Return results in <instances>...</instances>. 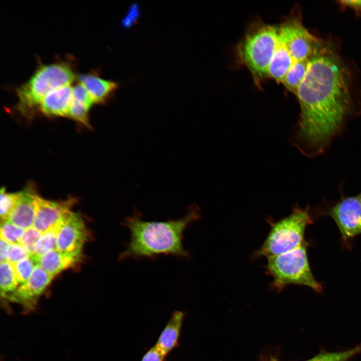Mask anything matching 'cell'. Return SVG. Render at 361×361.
<instances>
[{"instance_id": "29", "label": "cell", "mask_w": 361, "mask_h": 361, "mask_svg": "<svg viewBox=\"0 0 361 361\" xmlns=\"http://www.w3.org/2000/svg\"><path fill=\"white\" fill-rule=\"evenodd\" d=\"M11 244L1 238L0 241V261L1 262L6 261L9 253Z\"/></svg>"}, {"instance_id": "10", "label": "cell", "mask_w": 361, "mask_h": 361, "mask_svg": "<svg viewBox=\"0 0 361 361\" xmlns=\"http://www.w3.org/2000/svg\"><path fill=\"white\" fill-rule=\"evenodd\" d=\"M329 214L344 241L361 234V203L358 197L343 198L332 207Z\"/></svg>"}, {"instance_id": "23", "label": "cell", "mask_w": 361, "mask_h": 361, "mask_svg": "<svg viewBox=\"0 0 361 361\" xmlns=\"http://www.w3.org/2000/svg\"><path fill=\"white\" fill-rule=\"evenodd\" d=\"M93 104L72 97L68 116L84 124H88V111Z\"/></svg>"}, {"instance_id": "1", "label": "cell", "mask_w": 361, "mask_h": 361, "mask_svg": "<svg viewBox=\"0 0 361 361\" xmlns=\"http://www.w3.org/2000/svg\"><path fill=\"white\" fill-rule=\"evenodd\" d=\"M295 95L300 111L290 141L307 155L322 152L340 132L351 109L343 65L323 48L311 58Z\"/></svg>"}, {"instance_id": "20", "label": "cell", "mask_w": 361, "mask_h": 361, "mask_svg": "<svg viewBox=\"0 0 361 361\" xmlns=\"http://www.w3.org/2000/svg\"><path fill=\"white\" fill-rule=\"evenodd\" d=\"M60 221L54 227L43 233L36 248L35 253L32 255L37 262L39 258L47 252L56 249V241Z\"/></svg>"}, {"instance_id": "9", "label": "cell", "mask_w": 361, "mask_h": 361, "mask_svg": "<svg viewBox=\"0 0 361 361\" xmlns=\"http://www.w3.org/2000/svg\"><path fill=\"white\" fill-rule=\"evenodd\" d=\"M52 277L37 264L29 278L5 299L21 305L24 313L35 310L39 298L50 284Z\"/></svg>"}, {"instance_id": "11", "label": "cell", "mask_w": 361, "mask_h": 361, "mask_svg": "<svg viewBox=\"0 0 361 361\" xmlns=\"http://www.w3.org/2000/svg\"><path fill=\"white\" fill-rule=\"evenodd\" d=\"M74 200L55 202L44 199L37 195L33 227L42 233L54 227L71 212Z\"/></svg>"}, {"instance_id": "13", "label": "cell", "mask_w": 361, "mask_h": 361, "mask_svg": "<svg viewBox=\"0 0 361 361\" xmlns=\"http://www.w3.org/2000/svg\"><path fill=\"white\" fill-rule=\"evenodd\" d=\"M73 94L71 85L59 87L49 93L40 104L41 111L49 116L69 115Z\"/></svg>"}, {"instance_id": "12", "label": "cell", "mask_w": 361, "mask_h": 361, "mask_svg": "<svg viewBox=\"0 0 361 361\" xmlns=\"http://www.w3.org/2000/svg\"><path fill=\"white\" fill-rule=\"evenodd\" d=\"M37 195L33 188L29 186L20 192L17 204L8 220L24 230L33 226Z\"/></svg>"}, {"instance_id": "16", "label": "cell", "mask_w": 361, "mask_h": 361, "mask_svg": "<svg viewBox=\"0 0 361 361\" xmlns=\"http://www.w3.org/2000/svg\"><path fill=\"white\" fill-rule=\"evenodd\" d=\"M81 258L54 249L40 257L38 264L53 278L64 270L76 266L80 261Z\"/></svg>"}, {"instance_id": "25", "label": "cell", "mask_w": 361, "mask_h": 361, "mask_svg": "<svg viewBox=\"0 0 361 361\" xmlns=\"http://www.w3.org/2000/svg\"><path fill=\"white\" fill-rule=\"evenodd\" d=\"M24 231V229L9 220L1 221V238L11 244L19 243Z\"/></svg>"}, {"instance_id": "19", "label": "cell", "mask_w": 361, "mask_h": 361, "mask_svg": "<svg viewBox=\"0 0 361 361\" xmlns=\"http://www.w3.org/2000/svg\"><path fill=\"white\" fill-rule=\"evenodd\" d=\"M0 287L1 297L6 298L18 288L19 282L12 263L6 261L0 264Z\"/></svg>"}, {"instance_id": "28", "label": "cell", "mask_w": 361, "mask_h": 361, "mask_svg": "<svg viewBox=\"0 0 361 361\" xmlns=\"http://www.w3.org/2000/svg\"><path fill=\"white\" fill-rule=\"evenodd\" d=\"M167 356L154 344L145 352L140 361H166Z\"/></svg>"}, {"instance_id": "5", "label": "cell", "mask_w": 361, "mask_h": 361, "mask_svg": "<svg viewBox=\"0 0 361 361\" xmlns=\"http://www.w3.org/2000/svg\"><path fill=\"white\" fill-rule=\"evenodd\" d=\"M268 234L253 257H268L287 252L300 246L304 241L307 226L312 223L309 208L295 207L287 216L276 222L269 221Z\"/></svg>"}, {"instance_id": "24", "label": "cell", "mask_w": 361, "mask_h": 361, "mask_svg": "<svg viewBox=\"0 0 361 361\" xmlns=\"http://www.w3.org/2000/svg\"><path fill=\"white\" fill-rule=\"evenodd\" d=\"M19 197V192L7 193L6 189L1 190L0 216L1 221L8 220Z\"/></svg>"}, {"instance_id": "15", "label": "cell", "mask_w": 361, "mask_h": 361, "mask_svg": "<svg viewBox=\"0 0 361 361\" xmlns=\"http://www.w3.org/2000/svg\"><path fill=\"white\" fill-rule=\"evenodd\" d=\"M185 317L184 312L173 311L157 339L155 345L167 355L179 346V339Z\"/></svg>"}, {"instance_id": "18", "label": "cell", "mask_w": 361, "mask_h": 361, "mask_svg": "<svg viewBox=\"0 0 361 361\" xmlns=\"http://www.w3.org/2000/svg\"><path fill=\"white\" fill-rule=\"evenodd\" d=\"M310 59L299 61L294 64L281 83L287 89L295 95L306 74Z\"/></svg>"}, {"instance_id": "3", "label": "cell", "mask_w": 361, "mask_h": 361, "mask_svg": "<svg viewBox=\"0 0 361 361\" xmlns=\"http://www.w3.org/2000/svg\"><path fill=\"white\" fill-rule=\"evenodd\" d=\"M77 78L72 66L64 61L39 66L31 78L16 88L18 109L28 113L40 106L52 91L70 85Z\"/></svg>"}, {"instance_id": "8", "label": "cell", "mask_w": 361, "mask_h": 361, "mask_svg": "<svg viewBox=\"0 0 361 361\" xmlns=\"http://www.w3.org/2000/svg\"><path fill=\"white\" fill-rule=\"evenodd\" d=\"M88 237L83 219L79 214L71 211L61 221L56 249L66 254L82 257L83 247Z\"/></svg>"}, {"instance_id": "6", "label": "cell", "mask_w": 361, "mask_h": 361, "mask_svg": "<svg viewBox=\"0 0 361 361\" xmlns=\"http://www.w3.org/2000/svg\"><path fill=\"white\" fill-rule=\"evenodd\" d=\"M278 37V25L261 24L248 33L240 45V59L256 79L267 77Z\"/></svg>"}, {"instance_id": "32", "label": "cell", "mask_w": 361, "mask_h": 361, "mask_svg": "<svg viewBox=\"0 0 361 361\" xmlns=\"http://www.w3.org/2000/svg\"><path fill=\"white\" fill-rule=\"evenodd\" d=\"M270 361H277V360L274 358H272Z\"/></svg>"}, {"instance_id": "7", "label": "cell", "mask_w": 361, "mask_h": 361, "mask_svg": "<svg viewBox=\"0 0 361 361\" xmlns=\"http://www.w3.org/2000/svg\"><path fill=\"white\" fill-rule=\"evenodd\" d=\"M278 26L279 36L294 63L311 59L323 48L319 41L298 19H289Z\"/></svg>"}, {"instance_id": "17", "label": "cell", "mask_w": 361, "mask_h": 361, "mask_svg": "<svg viewBox=\"0 0 361 361\" xmlns=\"http://www.w3.org/2000/svg\"><path fill=\"white\" fill-rule=\"evenodd\" d=\"M294 64L285 44L279 36L278 44L268 69L267 77L282 83Z\"/></svg>"}, {"instance_id": "27", "label": "cell", "mask_w": 361, "mask_h": 361, "mask_svg": "<svg viewBox=\"0 0 361 361\" xmlns=\"http://www.w3.org/2000/svg\"><path fill=\"white\" fill-rule=\"evenodd\" d=\"M31 255L19 243L10 245L7 261L14 264Z\"/></svg>"}, {"instance_id": "4", "label": "cell", "mask_w": 361, "mask_h": 361, "mask_svg": "<svg viewBox=\"0 0 361 361\" xmlns=\"http://www.w3.org/2000/svg\"><path fill=\"white\" fill-rule=\"evenodd\" d=\"M305 241L291 251L267 257L266 273L271 276V286L277 292L289 285L309 287L320 292L321 285L314 278L308 263Z\"/></svg>"}, {"instance_id": "26", "label": "cell", "mask_w": 361, "mask_h": 361, "mask_svg": "<svg viewBox=\"0 0 361 361\" xmlns=\"http://www.w3.org/2000/svg\"><path fill=\"white\" fill-rule=\"evenodd\" d=\"M42 233L32 226L24 230L19 243L29 253L34 255L37 244Z\"/></svg>"}, {"instance_id": "14", "label": "cell", "mask_w": 361, "mask_h": 361, "mask_svg": "<svg viewBox=\"0 0 361 361\" xmlns=\"http://www.w3.org/2000/svg\"><path fill=\"white\" fill-rule=\"evenodd\" d=\"M77 78L86 88L94 103L104 102L118 87L117 82L104 79L96 73L81 74Z\"/></svg>"}, {"instance_id": "31", "label": "cell", "mask_w": 361, "mask_h": 361, "mask_svg": "<svg viewBox=\"0 0 361 361\" xmlns=\"http://www.w3.org/2000/svg\"><path fill=\"white\" fill-rule=\"evenodd\" d=\"M358 198L359 199V200L361 203V193L359 194V195L358 196Z\"/></svg>"}, {"instance_id": "2", "label": "cell", "mask_w": 361, "mask_h": 361, "mask_svg": "<svg viewBox=\"0 0 361 361\" xmlns=\"http://www.w3.org/2000/svg\"><path fill=\"white\" fill-rule=\"evenodd\" d=\"M199 218V209L192 206L184 217L176 220L147 221L137 214L125 218L122 224L128 229L130 239L119 259L152 258L159 255L188 258L189 253L183 244L184 233Z\"/></svg>"}, {"instance_id": "30", "label": "cell", "mask_w": 361, "mask_h": 361, "mask_svg": "<svg viewBox=\"0 0 361 361\" xmlns=\"http://www.w3.org/2000/svg\"><path fill=\"white\" fill-rule=\"evenodd\" d=\"M340 3L344 6L356 11L361 10V0L341 1Z\"/></svg>"}, {"instance_id": "21", "label": "cell", "mask_w": 361, "mask_h": 361, "mask_svg": "<svg viewBox=\"0 0 361 361\" xmlns=\"http://www.w3.org/2000/svg\"><path fill=\"white\" fill-rule=\"evenodd\" d=\"M361 352V344L352 349L339 352H321L306 361H347Z\"/></svg>"}, {"instance_id": "22", "label": "cell", "mask_w": 361, "mask_h": 361, "mask_svg": "<svg viewBox=\"0 0 361 361\" xmlns=\"http://www.w3.org/2000/svg\"><path fill=\"white\" fill-rule=\"evenodd\" d=\"M12 264L19 283L23 284L29 279L38 264L34 257L30 255Z\"/></svg>"}]
</instances>
